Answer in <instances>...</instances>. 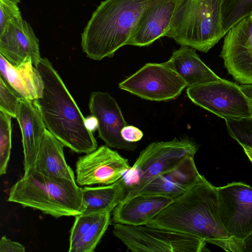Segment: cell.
<instances>
[{
    "instance_id": "1",
    "label": "cell",
    "mask_w": 252,
    "mask_h": 252,
    "mask_svg": "<svg viewBox=\"0 0 252 252\" xmlns=\"http://www.w3.org/2000/svg\"><path fill=\"white\" fill-rule=\"evenodd\" d=\"M147 225L199 238L228 252H244V242L230 235L219 215L217 188L202 175Z\"/></svg>"
},
{
    "instance_id": "2",
    "label": "cell",
    "mask_w": 252,
    "mask_h": 252,
    "mask_svg": "<svg viewBox=\"0 0 252 252\" xmlns=\"http://www.w3.org/2000/svg\"><path fill=\"white\" fill-rule=\"evenodd\" d=\"M39 71L43 89L34 100L47 129L64 146L78 153H89L97 148L86 119L51 63L42 58L35 66Z\"/></svg>"
},
{
    "instance_id": "3",
    "label": "cell",
    "mask_w": 252,
    "mask_h": 252,
    "mask_svg": "<svg viewBox=\"0 0 252 252\" xmlns=\"http://www.w3.org/2000/svg\"><path fill=\"white\" fill-rule=\"evenodd\" d=\"M160 0H104L81 34L83 52L91 59L111 58L127 45L145 11Z\"/></svg>"
},
{
    "instance_id": "4",
    "label": "cell",
    "mask_w": 252,
    "mask_h": 252,
    "mask_svg": "<svg viewBox=\"0 0 252 252\" xmlns=\"http://www.w3.org/2000/svg\"><path fill=\"white\" fill-rule=\"evenodd\" d=\"M7 201L55 218L82 213V191L75 181L46 176L34 167L24 171L11 188Z\"/></svg>"
},
{
    "instance_id": "5",
    "label": "cell",
    "mask_w": 252,
    "mask_h": 252,
    "mask_svg": "<svg viewBox=\"0 0 252 252\" xmlns=\"http://www.w3.org/2000/svg\"><path fill=\"white\" fill-rule=\"evenodd\" d=\"M220 0H176L165 36L181 46L207 53L223 36Z\"/></svg>"
},
{
    "instance_id": "6",
    "label": "cell",
    "mask_w": 252,
    "mask_h": 252,
    "mask_svg": "<svg viewBox=\"0 0 252 252\" xmlns=\"http://www.w3.org/2000/svg\"><path fill=\"white\" fill-rule=\"evenodd\" d=\"M197 150L196 143L188 138L151 143L123 176L126 188L175 169L188 157H194Z\"/></svg>"
},
{
    "instance_id": "7",
    "label": "cell",
    "mask_w": 252,
    "mask_h": 252,
    "mask_svg": "<svg viewBox=\"0 0 252 252\" xmlns=\"http://www.w3.org/2000/svg\"><path fill=\"white\" fill-rule=\"evenodd\" d=\"M113 235L132 252H202L204 241L177 231L147 225L114 223Z\"/></svg>"
},
{
    "instance_id": "8",
    "label": "cell",
    "mask_w": 252,
    "mask_h": 252,
    "mask_svg": "<svg viewBox=\"0 0 252 252\" xmlns=\"http://www.w3.org/2000/svg\"><path fill=\"white\" fill-rule=\"evenodd\" d=\"M187 94L196 105L225 120L252 116V107L240 86L221 79L188 87Z\"/></svg>"
},
{
    "instance_id": "9",
    "label": "cell",
    "mask_w": 252,
    "mask_h": 252,
    "mask_svg": "<svg viewBox=\"0 0 252 252\" xmlns=\"http://www.w3.org/2000/svg\"><path fill=\"white\" fill-rule=\"evenodd\" d=\"M186 87V83L167 61L147 63L119 84L121 90L157 101L174 99Z\"/></svg>"
},
{
    "instance_id": "10",
    "label": "cell",
    "mask_w": 252,
    "mask_h": 252,
    "mask_svg": "<svg viewBox=\"0 0 252 252\" xmlns=\"http://www.w3.org/2000/svg\"><path fill=\"white\" fill-rule=\"evenodd\" d=\"M219 210L227 231L243 241L252 232V187L233 182L217 188Z\"/></svg>"
},
{
    "instance_id": "11",
    "label": "cell",
    "mask_w": 252,
    "mask_h": 252,
    "mask_svg": "<svg viewBox=\"0 0 252 252\" xmlns=\"http://www.w3.org/2000/svg\"><path fill=\"white\" fill-rule=\"evenodd\" d=\"M128 160L107 145L79 157L75 181L80 186L107 185L120 180L130 168Z\"/></svg>"
},
{
    "instance_id": "12",
    "label": "cell",
    "mask_w": 252,
    "mask_h": 252,
    "mask_svg": "<svg viewBox=\"0 0 252 252\" xmlns=\"http://www.w3.org/2000/svg\"><path fill=\"white\" fill-rule=\"evenodd\" d=\"M220 56L234 79L252 85V18L249 15L233 26L224 35Z\"/></svg>"
},
{
    "instance_id": "13",
    "label": "cell",
    "mask_w": 252,
    "mask_h": 252,
    "mask_svg": "<svg viewBox=\"0 0 252 252\" xmlns=\"http://www.w3.org/2000/svg\"><path fill=\"white\" fill-rule=\"evenodd\" d=\"M89 108L97 121L99 137L110 148L132 151L137 145L125 140L121 135L122 128L127 125L115 99L107 92L91 93Z\"/></svg>"
},
{
    "instance_id": "14",
    "label": "cell",
    "mask_w": 252,
    "mask_h": 252,
    "mask_svg": "<svg viewBox=\"0 0 252 252\" xmlns=\"http://www.w3.org/2000/svg\"><path fill=\"white\" fill-rule=\"evenodd\" d=\"M0 54L15 66L27 61L35 66L42 59L39 40L21 15L11 21L0 33Z\"/></svg>"
},
{
    "instance_id": "15",
    "label": "cell",
    "mask_w": 252,
    "mask_h": 252,
    "mask_svg": "<svg viewBox=\"0 0 252 252\" xmlns=\"http://www.w3.org/2000/svg\"><path fill=\"white\" fill-rule=\"evenodd\" d=\"M200 174L194 157H189L175 169L144 183L126 188L124 199L140 194H159L178 196L188 190Z\"/></svg>"
},
{
    "instance_id": "16",
    "label": "cell",
    "mask_w": 252,
    "mask_h": 252,
    "mask_svg": "<svg viewBox=\"0 0 252 252\" xmlns=\"http://www.w3.org/2000/svg\"><path fill=\"white\" fill-rule=\"evenodd\" d=\"M177 196L140 194L123 199L113 210L114 223L147 225Z\"/></svg>"
},
{
    "instance_id": "17",
    "label": "cell",
    "mask_w": 252,
    "mask_h": 252,
    "mask_svg": "<svg viewBox=\"0 0 252 252\" xmlns=\"http://www.w3.org/2000/svg\"><path fill=\"white\" fill-rule=\"evenodd\" d=\"M16 119L21 131L25 171L34 166L47 128L34 101L21 97Z\"/></svg>"
},
{
    "instance_id": "18",
    "label": "cell",
    "mask_w": 252,
    "mask_h": 252,
    "mask_svg": "<svg viewBox=\"0 0 252 252\" xmlns=\"http://www.w3.org/2000/svg\"><path fill=\"white\" fill-rule=\"evenodd\" d=\"M176 0H160L149 7L140 18L127 45L148 46L168 31Z\"/></svg>"
},
{
    "instance_id": "19",
    "label": "cell",
    "mask_w": 252,
    "mask_h": 252,
    "mask_svg": "<svg viewBox=\"0 0 252 252\" xmlns=\"http://www.w3.org/2000/svg\"><path fill=\"white\" fill-rule=\"evenodd\" d=\"M75 217L68 252H94L109 226L110 213H82Z\"/></svg>"
},
{
    "instance_id": "20",
    "label": "cell",
    "mask_w": 252,
    "mask_h": 252,
    "mask_svg": "<svg viewBox=\"0 0 252 252\" xmlns=\"http://www.w3.org/2000/svg\"><path fill=\"white\" fill-rule=\"evenodd\" d=\"M0 76L19 96L32 101L40 96L43 81L32 61L15 66L0 54Z\"/></svg>"
},
{
    "instance_id": "21",
    "label": "cell",
    "mask_w": 252,
    "mask_h": 252,
    "mask_svg": "<svg viewBox=\"0 0 252 252\" xmlns=\"http://www.w3.org/2000/svg\"><path fill=\"white\" fill-rule=\"evenodd\" d=\"M196 50L181 46L173 52L167 62L185 81L187 87L221 80L202 61Z\"/></svg>"
},
{
    "instance_id": "22",
    "label": "cell",
    "mask_w": 252,
    "mask_h": 252,
    "mask_svg": "<svg viewBox=\"0 0 252 252\" xmlns=\"http://www.w3.org/2000/svg\"><path fill=\"white\" fill-rule=\"evenodd\" d=\"M63 147V144L47 129L34 167L46 176L75 181L74 172L66 162Z\"/></svg>"
},
{
    "instance_id": "23",
    "label": "cell",
    "mask_w": 252,
    "mask_h": 252,
    "mask_svg": "<svg viewBox=\"0 0 252 252\" xmlns=\"http://www.w3.org/2000/svg\"><path fill=\"white\" fill-rule=\"evenodd\" d=\"M126 189L123 177L110 185L82 188V213H111L123 199Z\"/></svg>"
},
{
    "instance_id": "24",
    "label": "cell",
    "mask_w": 252,
    "mask_h": 252,
    "mask_svg": "<svg viewBox=\"0 0 252 252\" xmlns=\"http://www.w3.org/2000/svg\"><path fill=\"white\" fill-rule=\"evenodd\" d=\"M220 9L226 34L233 26L252 13V0H220Z\"/></svg>"
},
{
    "instance_id": "25",
    "label": "cell",
    "mask_w": 252,
    "mask_h": 252,
    "mask_svg": "<svg viewBox=\"0 0 252 252\" xmlns=\"http://www.w3.org/2000/svg\"><path fill=\"white\" fill-rule=\"evenodd\" d=\"M12 117L0 111V174L6 173L11 150Z\"/></svg>"
},
{
    "instance_id": "26",
    "label": "cell",
    "mask_w": 252,
    "mask_h": 252,
    "mask_svg": "<svg viewBox=\"0 0 252 252\" xmlns=\"http://www.w3.org/2000/svg\"><path fill=\"white\" fill-rule=\"evenodd\" d=\"M228 133L240 145L252 149V116L225 120Z\"/></svg>"
},
{
    "instance_id": "27",
    "label": "cell",
    "mask_w": 252,
    "mask_h": 252,
    "mask_svg": "<svg viewBox=\"0 0 252 252\" xmlns=\"http://www.w3.org/2000/svg\"><path fill=\"white\" fill-rule=\"evenodd\" d=\"M20 97L0 76V111L16 118Z\"/></svg>"
},
{
    "instance_id": "28",
    "label": "cell",
    "mask_w": 252,
    "mask_h": 252,
    "mask_svg": "<svg viewBox=\"0 0 252 252\" xmlns=\"http://www.w3.org/2000/svg\"><path fill=\"white\" fill-rule=\"evenodd\" d=\"M17 4L12 0H0V33L11 21L21 15Z\"/></svg>"
},
{
    "instance_id": "29",
    "label": "cell",
    "mask_w": 252,
    "mask_h": 252,
    "mask_svg": "<svg viewBox=\"0 0 252 252\" xmlns=\"http://www.w3.org/2000/svg\"><path fill=\"white\" fill-rule=\"evenodd\" d=\"M121 135L126 141L136 143L142 139L143 133L138 128L134 126L126 125L122 128Z\"/></svg>"
},
{
    "instance_id": "30",
    "label": "cell",
    "mask_w": 252,
    "mask_h": 252,
    "mask_svg": "<svg viewBox=\"0 0 252 252\" xmlns=\"http://www.w3.org/2000/svg\"><path fill=\"white\" fill-rule=\"evenodd\" d=\"M25 247L18 242L14 241L5 236L0 240V252H24Z\"/></svg>"
},
{
    "instance_id": "31",
    "label": "cell",
    "mask_w": 252,
    "mask_h": 252,
    "mask_svg": "<svg viewBox=\"0 0 252 252\" xmlns=\"http://www.w3.org/2000/svg\"><path fill=\"white\" fill-rule=\"evenodd\" d=\"M86 119V125L88 128L93 132L97 128V121L93 116L89 117Z\"/></svg>"
},
{
    "instance_id": "32",
    "label": "cell",
    "mask_w": 252,
    "mask_h": 252,
    "mask_svg": "<svg viewBox=\"0 0 252 252\" xmlns=\"http://www.w3.org/2000/svg\"><path fill=\"white\" fill-rule=\"evenodd\" d=\"M240 87L248 98L252 107V85H242Z\"/></svg>"
},
{
    "instance_id": "33",
    "label": "cell",
    "mask_w": 252,
    "mask_h": 252,
    "mask_svg": "<svg viewBox=\"0 0 252 252\" xmlns=\"http://www.w3.org/2000/svg\"><path fill=\"white\" fill-rule=\"evenodd\" d=\"M244 252H252V232L244 240Z\"/></svg>"
},
{
    "instance_id": "34",
    "label": "cell",
    "mask_w": 252,
    "mask_h": 252,
    "mask_svg": "<svg viewBox=\"0 0 252 252\" xmlns=\"http://www.w3.org/2000/svg\"><path fill=\"white\" fill-rule=\"evenodd\" d=\"M240 145L243 147L245 153L248 156L249 159L252 162V149L243 144H241Z\"/></svg>"
},
{
    "instance_id": "35",
    "label": "cell",
    "mask_w": 252,
    "mask_h": 252,
    "mask_svg": "<svg viewBox=\"0 0 252 252\" xmlns=\"http://www.w3.org/2000/svg\"><path fill=\"white\" fill-rule=\"evenodd\" d=\"M13 0V1H15V2H16V3H19L20 2V0Z\"/></svg>"
},
{
    "instance_id": "36",
    "label": "cell",
    "mask_w": 252,
    "mask_h": 252,
    "mask_svg": "<svg viewBox=\"0 0 252 252\" xmlns=\"http://www.w3.org/2000/svg\"><path fill=\"white\" fill-rule=\"evenodd\" d=\"M251 18H252V13L250 15Z\"/></svg>"
}]
</instances>
